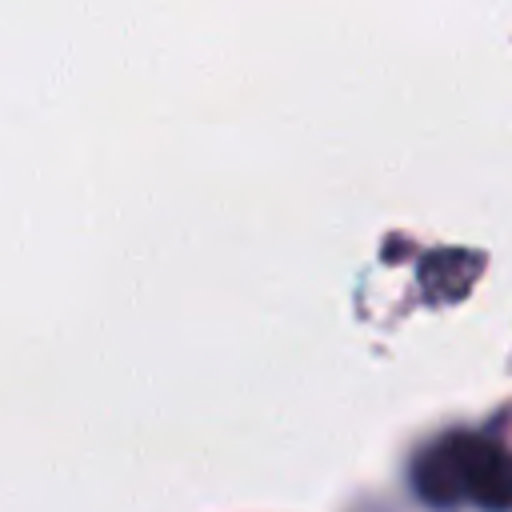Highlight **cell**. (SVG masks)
<instances>
[{
	"mask_svg": "<svg viewBox=\"0 0 512 512\" xmlns=\"http://www.w3.org/2000/svg\"><path fill=\"white\" fill-rule=\"evenodd\" d=\"M460 448V468H464V492L488 508V512H508L512 508V456L484 436L456 432Z\"/></svg>",
	"mask_w": 512,
	"mask_h": 512,
	"instance_id": "1",
	"label": "cell"
},
{
	"mask_svg": "<svg viewBox=\"0 0 512 512\" xmlns=\"http://www.w3.org/2000/svg\"><path fill=\"white\" fill-rule=\"evenodd\" d=\"M412 484L420 492L424 504L432 508H456L468 492H464V468H460V448L456 436L432 444L420 452L416 468H412Z\"/></svg>",
	"mask_w": 512,
	"mask_h": 512,
	"instance_id": "2",
	"label": "cell"
},
{
	"mask_svg": "<svg viewBox=\"0 0 512 512\" xmlns=\"http://www.w3.org/2000/svg\"><path fill=\"white\" fill-rule=\"evenodd\" d=\"M480 276V256L468 248H440L424 256L420 264V284L432 300H460Z\"/></svg>",
	"mask_w": 512,
	"mask_h": 512,
	"instance_id": "3",
	"label": "cell"
}]
</instances>
